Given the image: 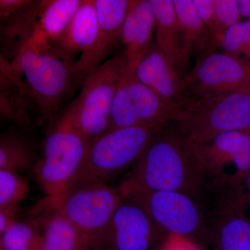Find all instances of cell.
Segmentation results:
<instances>
[{"mask_svg": "<svg viewBox=\"0 0 250 250\" xmlns=\"http://www.w3.org/2000/svg\"><path fill=\"white\" fill-rule=\"evenodd\" d=\"M170 126L196 145L228 131H250V83L225 95L181 104Z\"/></svg>", "mask_w": 250, "mask_h": 250, "instance_id": "obj_3", "label": "cell"}, {"mask_svg": "<svg viewBox=\"0 0 250 250\" xmlns=\"http://www.w3.org/2000/svg\"><path fill=\"white\" fill-rule=\"evenodd\" d=\"M218 250H250V220L244 213L229 215L210 229Z\"/></svg>", "mask_w": 250, "mask_h": 250, "instance_id": "obj_23", "label": "cell"}, {"mask_svg": "<svg viewBox=\"0 0 250 250\" xmlns=\"http://www.w3.org/2000/svg\"><path fill=\"white\" fill-rule=\"evenodd\" d=\"M29 0H1L0 17L1 19L9 16L29 2Z\"/></svg>", "mask_w": 250, "mask_h": 250, "instance_id": "obj_32", "label": "cell"}, {"mask_svg": "<svg viewBox=\"0 0 250 250\" xmlns=\"http://www.w3.org/2000/svg\"><path fill=\"white\" fill-rule=\"evenodd\" d=\"M29 192L27 181L17 172L0 170V208L19 207Z\"/></svg>", "mask_w": 250, "mask_h": 250, "instance_id": "obj_27", "label": "cell"}, {"mask_svg": "<svg viewBox=\"0 0 250 250\" xmlns=\"http://www.w3.org/2000/svg\"><path fill=\"white\" fill-rule=\"evenodd\" d=\"M249 83L250 63L225 52L208 51L197 57L184 77L179 104L225 95Z\"/></svg>", "mask_w": 250, "mask_h": 250, "instance_id": "obj_9", "label": "cell"}, {"mask_svg": "<svg viewBox=\"0 0 250 250\" xmlns=\"http://www.w3.org/2000/svg\"><path fill=\"white\" fill-rule=\"evenodd\" d=\"M130 0H94L104 58L121 43L122 31L129 11Z\"/></svg>", "mask_w": 250, "mask_h": 250, "instance_id": "obj_21", "label": "cell"}, {"mask_svg": "<svg viewBox=\"0 0 250 250\" xmlns=\"http://www.w3.org/2000/svg\"><path fill=\"white\" fill-rule=\"evenodd\" d=\"M126 65L123 50L85 79L78 97L66 108L74 125L89 142L111 129L112 111Z\"/></svg>", "mask_w": 250, "mask_h": 250, "instance_id": "obj_5", "label": "cell"}, {"mask_svg": "<svg viewBox=\"0 0 250 250\" xmlns=\"http://www.w3.org/2000/svg\"><path fill=\"white\" fill-rule=\"evenodd\" d=\"M75 62L63 58L48 41L34 34L14 61L15 70L25 77L41 118L53 121L74 89L85 79Z\"/></svg>", "mask_w": 250, "mask_h": 250, "instance_id": "obj_2", "label": "cell"}, {"mask_svg": "<svg viewBox=\"0 0 250 250\" xmlns=\"http://www.w3.org/2000/svg\"><path fill=\"white\" fill-rule=\"evenodd\" d=\"M156 18L155 41L161 50L184 77L190 69L173 0H149Z\"/></svg>", "mask_w": 250, "mask_h": 250, "instance_id": "obj_16", "label": "cell"}, {"mask_svg": "<svg viewBox=\"0 0 250 250\" xmlns=\"http://www.w3.org/2000/svg\"><path fill=\"white\" fill-rule=\"evenodd\" d=\"M53 121L35 167L36 179L47 198L58 196L74 183L90 144L74 125L66 108Z\"/></svg>", "mask_w": 250, "mask_h": 250, "instance_id": "obj_4", "label": "cell"}, {"mask_svg": "<svg viewBox=\"0 0 250 250\" xmlns=\"http://www.w3.org/2000/svg\"><path fill=\"white\" fill-rule=\"evenodd\" d=\"M236 4L242 17L250 19V0H236Z\"/></svg>", "mask_w": 250, "mask_h": 250, "instance_id": "obj_33", "label": "cell"}, {"mask_svg": "<svg viewBox=\"0 0 250 250\" xmlns=\"http://www.w3.org/2000/svg\"><path fill=\"white\" fill-rule=\"evenodd\" d=\"M218 48L250 64V19L241 21L227 31Z\"/></svg>", "mask_w": 250, "mask_h": 250, "instance_id": "obj_26", "label": "cell"}, {"mask_svg": "<svg viewBox=\"0 0 250 250\" xmlns=\"http://www.w3.org/2000/svg\"><path fill=\"white\" fill-rule=\"evenodd\" d=\"M34 146L25 136L15 131H6L0 137V170L18 172L29 167L36 161Z\"/></svg>", "mask_w": 250, "mask_h": 250, "instance_id": "obj_24", "label": "cell"}, {"mask_svg": "<svg viewBox=\"0 0 250 250\" xmlns=\"http://www.w3.org/2000/svg\"><path fill=\"white\" fill-rule=\"evenodd\" d=\"M215 25H216L217 49L224 34L230 28L242 21L236 0H213Z\"/></svg>", "mask_w": 250, "mask_h": 250, "instance_id": "obj_28", "label": "cell"}, {"mask_svg": "<svg viewBox=\"0 0 250 250\" xmlns=\"http://www.w3.org/2000/svg\"><path fill=\"white\" fill-rule=\"evenodd\" d=\"M123 195L107 182L88 179L76 182L61 195L46 198L40 205L57 210L93 242L107 228Z\"/></svg>", "mask_w": 250, "mask_h": 250, "instance_id": "obj_6", "label": "cell"}, {"mask_svg": "<svg viewBox=\"0 0 250 250\" xmlns=\"http://www.w3.org/2000/svg\"><path fill=\"white\" fill-rule=\"evenodd\" d=\"M160 131L142 126L110 129L90 143L84 164L73 184L88 179L107 182L133 166Z\"/></svg>", "mask_w": 250, "mask_h": 250, "instance_id": "obj_8", "label": "cell"}, {"mask_svg": "<svg viewBox=\"0 0 250 250\" xmlns=\"http://www.w3.org/2000/svg\"><path fill=\"white\" fill-rule=\"evenodd\" d=\"M205 168L198 145L169 126L153 138L124 181L147 190L183 192L196 202Z\"/></svg>", "mask_w": 250, "mask_h": 250, "instance_id": "obj_1", "label": "cell"}, {"mask_svg": "<svg viewBox=\"0 0 250 250\" xmlns=\"http://www.w3.org/2000/svg\"><path fill=\"white\" fill-rule=\"evenodd\" d=\"M196 6L197 14L200 19L210 31L215 42L216 25H215L214 5L213 0H193ZM216 45V42H215ZM217 47V45H216Z\"/></svg>", "mask_w": 250, "mask_h": 250, "instance_id": "obj_29", "label": "cell"}, {"mask_svg": "<svg viewBox=\"0 0 250 250\" xmlns=\"http://www.w3.org/2000/svg\"><path fill=\"white\" fill-rule=\"evenodd\" d=\"M40 1H29L16 12L1 19V44L11 62L24 45L30 40L39 23Z\"/></svg>", "mask_w": 250, "mask_h": 250, "instance_id": "obj_19", "label": "cell"}, {"mask_svg": "<svg viewBox=\"0 0 250 250\" xmlns=\"http://www.w3.org/2000/svg\"><path fill=\"white\" fill-rule=\"evenodd\" d=\"M134 75L141 83L171 104L177 106L182 102L184 77L155 40L140 61Z\"/></svg>", "mask_w": 250, "mask_h": 250, "instance_id": "obj_13", "label": "cell"}, {"mask_svg": "<svg viewBox=\"0 0 250 250\" xmlns=\"http://www.w3.org/2000/svg\"><path fill=\"white\" fill-rule=\"evenodd\" d=\"M37 228L29 223L16 222L0 234L1 250H41L42 236Z\"/></svg>", "mask_w": 250, "mask_h": 250, "instance_id": "obj_25", "label": "cell"}, {"mask_svg": "<svg viewBox=\"0 0 250 250\" xmlns=\"http://www.w3.org/2000/svg\"><path fill=\"white\" fill-rule=\"evenodd\" d=\"M21 75L7 60L1 57V116L28 127L31 125L29 111L32 103L36 106V104L27 83L21 80Z\"/></svg>", "mask_w": 250, "mask_h": 250, "instance_id": "obj_18", "label": "cell"}, {"mask_svg": "<svg viewBox=\"0 0 250 250\" xmlns=\"http://www.w3.org/2000/svg\"><path fill=\"white\" fill-rule=\"evenodd\" d=\"M19 207L0 208V234L17 222Z\"/></svg>", "mask_w": 250, "mask_h": 250, "instance_id": "obj_31", "label": "cell"}, {"mask_svg": "<svg viewBox=\"0 0 250 250\" xmlns=\"http://www.w3.org/2000/svg\"><path fill=\"white\" fill-rule=\"evenodd\" d=\"M186 50L190 56L216 50L214 39L197 14L193 0H173Z\"/></svg>", "mask_w": 250, "mask_h": 250, "instance_id": "obj_20", "label": "cell"}, {"mask_svg": "<svg viewBox=\"0 0 250 250\" xmlns=\"http://www.w3.org/2000/svg\"><path fill=\"white\" fill-rule=\"evenodd\" d=\"M161 250H201L196 243L179 237L170 236L167 238Z\"/></svg>", "mask_w": 250, "mask_h": 250, "instance_id": "obj_30", "label": "cell"}, {"mask_svg": "<svg viewBox=\"0 0 250 250\" xmlns=\"http://www.w3.org/2000/svg\"><path fill=\"white\" fill-rule=\"evenodd\" d=\"M122 194L139 204L161 231L194 242L208 238L205 215L191 197L177 191L151 190L123 181Z\"/></svg>", "mask_w": 250, "mask_h": 250, "instance_id": "obj_7", "label": "cell"}, {"mask_svg": "<svg viewBox=\"0 0 250 250\" xmlns=\"http://www.w3.org/2000/svg\"><path fill=\"white\" fill-rule=\"evenodd\" d=\"M206 165L225 169L231 163L235 175L245 182L250 173V131H231L218 135L210 142L198 145Z\"/></svg>", "mask_w": 250, "mask_h": 250, "instance_id": "obj_15", "label": "cell"}, {"mask_svg": "<svg viewBox=\"0 0 250 250\" xmlns=\"http://www.w3.org/2000/svg\"><path fill=\"white\" fill-rule=\"evenodd\" d=\"M83 0L40 1L36 32L50 43L59 40L76 16Z\"/></svg>", "mask_w": 250, "mask_h": 250, "instance_id": "obj_22", "label": "cell"}, {"mask_svg": "<svg viewBox=\"0 0 250 250\" xmlns=\"http://www.w3.org/2000/svg\"><path fill=\"white\" fill-rule=\"evenodd\" d=\"M177 107L141 83L126 67L113 103L111 129L131 126L166 129Z\"/></svg>", "mask_w": 250, "mask_h": 250, "instance_id": "obj_10", "label": "cell"}, {"mask_svg": "<svg viewBox=\"0 0 250 250\" xmlns=\"http://www.w3.org/2000/svg\"><path fill=\"white\" fill-rule=\"evenodd\" d=\"M170 236L156 226L139 204L123 195L107 228L94 248L104 247L106 250H153L159 245L163 246Z\"/></svg>", "mask_w": 250, "mask_h": 250, "instance_id": "obj_11", "label": "cell"}, {"mask_svg": "<svg viewBox=\"0 0 250 250\" xmlns=\"http://www.w3.org/2000/svg\"><path fill=\"white\" fill-rule=\"evenodd\" d=\"M52 45L63 58L75 62V71L83 79L105 62L94 0H83L61 39Z\"/></svg>", "mask_w": 250, "mask_h": 250, "instance_id": "obj_12", "label": "cell"}, {"mask_svg": "<svg viewBox=\"0 0 250 250\" xmlns=\"http://www.w3.org/2000/svg\"><path fill=\"white\" fill-rule=\"evenodd\" d=\"M245 188H246L247 203L250 207V173L247 176L245 180Z\"/></svg>", "mask_w": 250, "mask_h": 250, "instance_id": "obj_34", "label": "cell"}, {"mask_svg": "<svg viewBox=\"0 0 250 250\" xmlns=\"http://www.w3.org/2000/svg\"><path fill=\"white\" fill-rule=\"evenodd\" d=\"M156 27L155 16L149 0H131L121 36L128 71L134 73L154 41Z\"/></svg>", "mask_w": 250, "mask_h": 250, "instance_id": "obj_14", "label": "cell"}, {"mask_svg": "<svg viewBox=\"0 0 250 250\" xmlns=\"http://www.w3.org/2000/svg\"><path fill=\"white\" fill-rule=\"evenodd\" d=\"M39 227L42 236L41 250H90L93 242L57 210L39 205Z\"/></svg>", "mask_w": 250, "mask_h": 250, "instance_id": "obj_17", "label": "cell"}]
</instances>
